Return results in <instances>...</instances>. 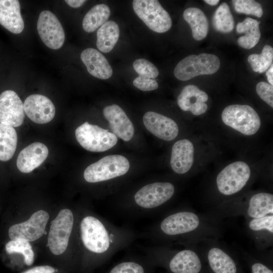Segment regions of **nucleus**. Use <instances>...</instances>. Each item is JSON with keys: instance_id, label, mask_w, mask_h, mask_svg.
<instances>
[{"instance_id": "1", "label": "nucleus", "mask_w": 273, "mask_h": 273, "mask_svg": "<svg viewBox=\"0 0 273 273\" xmlns=\"http://www.w3.org/2000/svg\"><path fill=\"white\" fill-rule=\"evenodd\" d=\"M221 221L187 208L174 209L139 233V238L151 245L173 246L197 245L208 239H218L222 234Z\"/></svg>"}, {"instance_id": "2", "label": "nucleus", "mask_w": 273, "mask_h": 273, "mask_svg": "<svg viewBox=\"0 0 273 273\" xmlns=\"http://www.w3.org/2000/svg\"><path fill=\"white\" fill-rule=\"evenodd\" d=\"M79 230L83 247L101 260L109 258L139 238V232L93 214L82 217Z\"/></svg>"}, {"instance_id": "3", "label": "nucleus", "mask_w": 273, "mask_h": 273, "mask_svg": "<svg viewBox=\"0 0 273 273\" xmlns=\"http://www.w3.org/2000/svg\"><path fill=\"white\" fill-rule=\"evenodd\" d=\"M175 192L169 181H155L139 188L130 197L121 201L114 210L127 219H138L156 215L162 212Z\"/></svg>"}, {"instance_id": "4", "label": "nucleus", "mask_w": 273, "mask_h": 273, "mask_svg": "<svg viewBox=\"0 0 273 273\" xmlns=\"http://www.w3.org/2000/svg\"><path fill=\"white\" fill-rule=\"evenodd\" d=\"M183 247L176 249L170 246L150 245L143 247L142 251L170 273H208L197 245Z\"/></svg>"}, {"instance_id": "5", "label": "nucleus", "mask_w": 273, "mask_h": 273, "mask_svg": "<svg viewBox=\"0 0 273 273\" xmlns=\"http://www.w3.org/2000/svg\"><path fill=\"white\" fill-rule=\"evenodd\" d=\"M244 198L223 201L210 209L206 214L219 221L224 218L239 216L247 219L273 214L272 194L258 192Z\"/></svg>"}, {"instance_id": "6", "label": "nucleus", "mask_w": 273, "mask_h": 273, "mask_svg": "<svg viewBox=\"0 0 273 273\" xmlns=\"http://www.w3.org/2000/svg\"><path fill=\"white\" fill-rule=\"evenodd\" d=\"M197 245L209 273H245L237 258L218 239H206Z\"/></svg>"}, {"instance_id": "7", "label": "nucleus", "mask_w": 273, "mask_h": 273, "mask_svg": "<svg viewBox=\"0 0 273 273\" xmlns=\"http://www.w3.org/2000/svg\"><path fill=\"white\" fill-rule=\"evenodd\" d=\"M129 167V161L124 156L108 155L88 166L84 171L83 177L90 184L109 182L124 176Z\"/></svg>"}, {"instance_id": "8", "label": "nucleus", "mask_w": 273, "mask_h": 273, "mask_svg": "<svg viewBox=\"0 0 273 273\" xmlns=\"http://www.w3.org/2000/svg\"><path fill=\"white\" fill-rule=\"evenodd\" d=\"M251 176V170L246 163L234 162L225 167L217 174L215 180L217 191L223 197L233 196L245 188Z\"/></svg>"}, {"instance_id": "9", "label": "nucleus", "mask_w": 273, "mask_h": 273, "mask_svg": "<svg viewBox=\"0 0 273 273\" xmlns=\"http://www.w3.org/2000/svg\"><path fill=\"white\" fill-rule=\"evenodd\" d=\"M221 119L226 125L246 135L254 134L261 125L258 114L247 105L234 104L227 106L222 111Z\"/></svg>"}, {"instance_id": "10", "label": "nucleus", "mask_w": 273, "mask_h": 273, "mask_svg": "<svg viewBox=\"0 0 273 273\" xmlns=\"http://www.w3.org/2000/svg\"><path fill=\"white\" fill-rule=\"evenodd\" d=\"M219 67V59L215 55H191L178 63L174 68V75L178 80L187 81L197 76L214 74Z\"/></svg>"}, {"instance_id": "11", "label": "nucleus", "mask_w": 273, "mask_h": 273, "mask_svg": "<svg viewBox=\"0 0 273 273\" xmlns=\"http://www.w3.org/2000/svg\"><path fill=\"white\" fill-rule=\"evenodd\" d=\"M79 144L85 150L93 152H102L113 147L118 141L117 137L108 129L87 121L78 126L75 131Z\"/></svg>"}, {"instance_id": "12", "label": "nucleus", "mask_w": 273, "mask_h": 273, "mask_svg": "<svg viewBox=\"0 0 273 273\" xmlns=\"http://www.w3.org/2000/svg\"><path fill=\"white\" fill-rule=\"evenodd\" d=\"M133 10L136 15L152 30L164 33L172 26L171 18L157 0H134Z\"/></svg>"}, {"instance_id": "13", "label": "nucleus", "mask_w": 273, "mask_h": 273, "mask_svg": "<svg viewBox=\"0 0 273 273\" xmlns=\"http://www.w3.org/2000/svg\"><path fill=\"white\" fill-rule=\"evenodd\" d=\"M74 224V215L69 209L61 210L52 221L48 238L50 251L58 255L66 250Z\"/></svg>"}, {"instance_id": "14", "label": "nucleus", "mask_w": 273, "mask_h": 273, "mask_svg": "<svg viewBox=\"0 0 273 273\" xmlns=\"http://www.w3.org/2000/svg\"><path fill=\"white\" fill-rule=\"evenodd\" d=\"M49 219L48 212L43 210L34 213L26 221L14 224L9 230V236L12 240L32 242L40 238L45 233Z\"/></svg>"}, {"instance_id": "15", "label": "nucleus", "mask_w": 273, "mask_h": 273, "mask_svg": "<svg viewBox=\"0 0 273 273\" xmlns=\"http://www.w3.org/2000/svg\"><path fill=\"white\" fill-rule=\"evenodd\" d=\"M37 29L41 40L48 48L58 50L63 46L65 38L63 28L51 11L44 10L40 13Z\"/></svg>"}, {"instance_id": "16", "label": "nucleus", "mask_w": 273, "mask_h": 273, "mask_svg": "<svg viewBox=\"0 0 273 273\" xmlns=\"http://www.w3.org/2000/svg\"><path fill=\"white\" fill-rule=\"evenodd\" d=\"M245 220L246 230L256 248L265 250L273 245V214Z\"/></svg>"}, {"instance_id": "17", "label": "nucleus", "mask_w": 273, "mask_h": 273, "mask_svg": "<svg viewBox=\"0 0 273 273\" xmlns=\"http://www.w3.org/2000/svg\"><path fill=\"white\" fill-rule=\"evenodd\" d=\"M25 117L23 103L16 92L7 90L0 95V123L20 126Z\"/></svg>"}, {"instance_id": "18", "label": "nucleus", "mask_w": 273, "mask_h": 273, "mask_svg": "<svg viewBox=\"0 0 273 273\" xmlns=\"http://www.w3.org/2000/svg\"><path fill=\"white\" fill-rule=\"evenodd\" d=\"M24 112L33 122L45 124L50 122L55 115V107L48 97L39 94L29 96L23 103Z\"/></svg>"}, {"instance_id": "19", "label": "nucleus", "mask_w": 273, "mask_h": 273, "mask_svg": "<svg viewBox=\"0 0 273 273\" xmlns=\"http://www.w3.org/2000/svg\"><path fill=\"white\" fill-rule=\"evenodd\" d=\"M146 128L160 139L171 141L178 134V127L172 119L153 111L146 112L143 118Z\"/></svg>"}, {"instance_id": "20", "label": "nucleus", "mask_w": 273, "mask_h": 273, "mask_svg": "<svg viewBox=\"0 0 273 273\" xmlns=\"http://www.w3.org/2000/svg\"><path fill=\"white\" fill-rule=\"evenodd\" d=\"M103 113L112 133L117 137L125 142L132 138L134 132L133 124L120 107L116 104L106 106Z\"/></svg>"}, {"instance_id": "21", "label": "nucleus", "mask_w": 273, "mask_h": 273, "mask_svg": "<svg viewBox=\"0 0 273 273\" xmlns=\"http://www.w3.org/2000/svg\"><path fill=\"white\" fill-rule=\"evenodd\" d=\"M208 99V95L196 85L190 84L184 87L178 96L177 105L184 111H190L193 115L198 116L207 110L205 103Z\"/></svg>"}, {"instance_id": "22", "label": "nucleus", "mask_w": 273, "mask_h": 273, "mask_svg": "<svg viewBox=\"0 0 273 273\" xmlns=\"http://www.w3.org/2000/svg\"><path fill=\"white\" fill-rule=\"evenodd\" d=\"M194 156V148L190 141L187 139L177 141L171 150L170 163L172 169L178 174L188 172L193 164Z\"/></svg>"}, {"instance_id": "23", "label": "nucleus", "mask_w": 273, "mask_h": 273, "mask_svg": "<svg viewBox=\"0 0 273 273\" xmlns=\"http://www.w3.org/2000/svg\"><path fill=\"white\" fill-rule=\"evenodd\" d=\"M48 154V149L44 144L39 142L32 143L19 153L17 159V168L21 172H30L44 162Z\"/></svg>"}, {"instance_id": "24", "label": "nucleus", "mask_w": 273, "mask_h": 273, "mask_svg": "<svg viewBox=\"0 0 273 273\" xmlns=\"http://www.w3.org/2000/svg\"><path fill=\"white\" fill-rule=\"evenodd\" d=\"M80 59L92 75L101 79H107L112 76L113 70L111 65L105 56L97 50L85 49L80 55Z\"/></svg>"}, {"instance_id": "25", "label": "nucleus", "mask_w": 273, "mask_h": 273, "mask_svg": "<svg viewBox=\"0 0 273 273\" xmlns=\"http://www.w3.org/2000/svg\"><path fill=\"white\" fill-rule=\"evenodd\" d=\"M0 24L14 34L23 31L24 23L19 1L0 0Z\"/></svg>"}, {"instance_id": "26", "label": "nucleus", "mask_w": 273, "mask_h": 273, "mask_svg": "<svg viewBox=\"0 0 273 273\" xmlns=\"http://www.w3.org/2000/svg\"><path fill=\"white\" fill-rule=\"evenodd\" d=\"M260 22L248 17L236 26V31L239 33H245L237 40L238 44L245 49H250L255 47L259 41L261 33L259 29Z\"/></svg>"}, {"instance_id": "27", "label": "nucleus", "mask_w": 273, "mask_h": 273, "mask_svg": "<svg viewBox=\"0 0 273 273\" xmlns=\"http://www.w3.org/2000/svg\"><path fill=\"white\" fill-rule=\"evenodd\" d=\"M183 17L190 25L194 39L201 40L206 37L209 23L202 10L195 7L189 8L184 12Z\"/></svg>"}, {"instance_id": "28", "label": "nucleus", "mask_w": 273, "mask_h": 273, "mask_svg": "<svg viewBox=\"0 0 273 273\" xmlns=\"http://www.w3.org/2000/svg\"><path fill=\"white\" fill-rule=\"evenodd\" d=\"M118 25L114 21H109L103 24L97 33V47L102 52L107 53L111 51L119 37Z\"/></svg>"}, {"instance_id": "29", "label": "nucleus", "mask_w": 273, "mask_h": 273, "mask_svg": "<svg viewBox=\"0 0 273 273\" xmlns=\"http://www.w3.org/2000/svg\"><path fill=\"white\" fill-rule=\"evenodd\" d=\"M18 138L14 127L0 123V160L7 161L13 156Z\"/></svg>"}, {"instance_id": "30", "label": "nucleus", "mask_w": 273, "mask_h": 273, "mask_svg": "<svg viewBox=\"0 0 273 273\" xmlns=\"http://www.w3.org/2000/svg\"><path fill=\"white\" fill-rule=\"evenodd\" d=\"M109 7L105 4L94 6L86 14L82 21V27L87 32L96 30L107 22L110 15Z\"/></svg>"}, {"instance_id": "31", "label": "nucleus", "mask_w": 273, "mask_h": 273, "mask_svg": "<svg viewBox=\"0 0 273 273\" xmlns=\"http://www.w3.org/2000/svg\"><path fill=\"white\" fill-rule=\"evenodd\" d=\"M212 24L215 30L222 33H229L234 29V17L226 3H222L214 12Z\"/></svg>"}, {"instance_id": "32", "label": "nucleus", "mask_w": 273, "mask_h": 273, "mask_svg": "<svg viewBox=\"0 0 273 273\" xmlns=\"http://www.w3.org/2000/svg\"><path fill=\"white\" fill-rule=\"evenodd\" d=\"M273 48L269 45L264 46L260 54H253L248 57V62L255 72H265L272 64Z\"/></svg>"}, {"instance_id": "33", "label": "nucleus", "mask_w": 273, "mask_h": 273, "mask_svg": "<svg viewBox=\"0 0 273 273\" xmlns=\"http://www.w3.org/2000/svg\"><path fill=\"white\" fill-rule=\"evenodd\" d=\"M5 248L9 254L19 253L23 254L26 265H31L33 263L34 254L29 242L21 240H12L7 243Z\"/></svg>"}, {"instance_id": "34", "label": "nucleus", "mask_w": 273, "mask_h": 273, "mask_svg": "<svg viewBox=\"0 0 273 273\" xmlns=\"http://www.w3.org/2000/svg\"><path fill=\"white\" fill-rule=\"evenodd\" d=\"M235 10L238 13L252 15L260 18L263 15L261 5L253 0H233Z\"/></svg>"}, {"instance_id": "35", "label": "nucleus", "mask_w": 273, "mask_h": 273, "mask_svg": "<svg viewBox=\"0 0 273 273\" xmlns=\"http://www.w3.org/2000/svg\"><path fill=\"white\" fill-rule=\"evenodd\" d=\"M133 67L139 76L149 79H155L159 75L156 67L145 59H138L133 63Z\"/></svg>"}, {"instance_id": "36", "label": "nucleus", "mask_w": 273, "mask_h": 273, "mask_svg": "<svg viewBox=\"0 0 273 273\" xmlns=\"http://www.w3.org/2000/svg\"><path fill=\"white\" fill-rule=\"evenodd\" d=\"M145 265L136 260H128L114 266L109 273H146Z\"/></svg>"}, {"instance_id": "37", "label": "nucleus", "mask_w": 273, "mask_h": 273, "mask_svg": "<svg viewBox=\"0 0 273 273\" xmlns=\"http://www.w3.org/2000/svg\"><path fill=\"white\" fill-rule=\"evenodd\" d=\"M243 256L250 273H273L271 264L255 258L246 252L243 253Z\"/></svg>"}, {"instance_id": "38", "label": "nucleus", "mask_w": 273, "mask_h": 273, "mask_svg": "<svg viewBox=\"0 0 273 273\" xmlns=\"http://www.w3.org/2000/svg\"><path fill=\"white\" fill-rule=\"evenodd\" d=\"M259 97L271 108L273 107V86L268 83L261 81L256 86Z\"/></svg>"}, {"instance_id": "39", "label": "nucleus", "mask_w": 273, "mask_h": 273, "mask_svg": "<svg viewBox=\"0 0 273 273\" xmlns=\"http://www.w3.org/2000/svg\"><path fill=\"white\" fill-rule=\"evenodd\" d=\"M133 84L143 91H151L158 87V84L155 79L144 78L140 76L133 80Z\"/></svg>"}, {"instance_id": "40", "label": "nucleus", "mask_w": 273, "mask_h": 273, "mask_svg": "<svg viewBox=\"0 0 273 273\" xmlns=\"http://www.w3.org/2000/svg\"><path fill=\"white\" fill-rule=\"evenodd\" d=\"M54 268L49 265L39 266L30 268L22 273H54Z\"/></svg>"}, {"instance_id": "41", "label": "nucleus", "mask_w": 273, "mask_h": 273, "mask_svg": "<svg viewBox=\"0 0 273 273\" xmlns=\"http://www.w3.org/2000/svg\"><path fill=\"white\" fill-rule=\"evenodd\" d=\"M86 1L84 0H66L65 2L71 7L77 8L81 7Z\"/></svg>"}, {"instance_id": "42", "label": "nucleus", "mask_w": 273, "mask_h": 273, "mask_svg": "<svg viewBox=\"0 0 273 273\" xmlns=\"http://www.w3.org/2000/svg\"><path fill=\"white\" fill-rule=\"evenodd\" d=\"M266 75L269 84L272 85L273 84V65L266 71Z\"/></svg>"}, {"instance_id": "43", "label": "nucleus", "mask_w": 273, "mask_h": 273, "mask_svg": "<svg viewBox=\"0 0 273 273\" xmlns=\"http://www.w3.org/2000/svg\"><path fill=\"white\" fill-rule=\"evenodd\" d=\"M206 3L211 6H215L219 2V0H205L204 1Z\"/></svg>"}]
</instances>
